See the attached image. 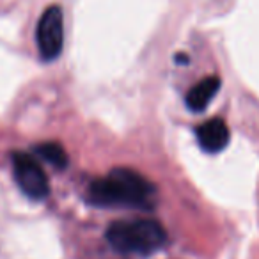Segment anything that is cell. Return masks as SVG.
Masks as SVG:
<instances>
[{
  "mask_svg": "<svg viewBox=\"0 0 259 259\" xmlns=\"http://www.w3.org/2000/svg\"><path fill=\"white\" fill-rule=\"evenodd\" d=\"M156 187L128 167L112 169L107 176L94 180L89 187V201L96 206H130L153 209L156 204Z\"/></svg>",
  "mask_w": 259,
  "mask_h": 259,
  "instance_id": "obj_1",
  "label": "cell"
},
{
  "mask_svg": "<svg viewBox=\"0 0 259 259\" xmlns=\"http://www.w3.org/2000/svg\"><path fill=\"white\" fill-rule=\"evenodd\" d=\"M107 240L122 254H151L167 241L163 226L151 219L119 220L107 229Z\"/></svg>",
  "mask_w": 259,
  "mask_h": 259,
  "instance_id": "obj_2",
  "label": "cell"
},
{
  "mask_svg": "<svg viewBox=\"0 0 259 259\" xmlns=\"http://www.w3.org/2000/svg\"><path fill=\"white\" fill-rule=\"evenodd\" d=\"M13 176L16 185L27 197L34 201H43L50 194V181L43 167L37 163V160L29 153H13Z\"/></svg>",
  "mask_w": 259,
  "mask_h": 259,
  "instance_id": "obj_3",
  "label": "cell"
},
{
  "mask_svg": "<svg viewBox=\"0 0 259 259\" xmlns=\"http://www.w3.org/2000/svg\"><path fill=\"white\" fill-rule=\"evenodd\" d=\"M37 50L45 62H52L61 55L64 45V15L59 6H50L43 11L36 29Z\"/></svg>",
  "mask_w": 259,
  "mask_h": 259,
  "instance_id": "obj_4",
  "label": "cell"
},
{
  "mask_svg": "<svg viewBox=\"0 0 259 259\" xmlns=\"http://www.w3.org/2000/svg\"><path fill=\"white\" fill-rule=\"evenodd\" d=\"M195 135H197V142L202 148V151L209 153V155H217L227 148L231 132L224 119L213 117L199 124L195 130Z\"/></svg>",
  "mask_w": 259,
  "mask_h": 259,
  "instance_id": "obj_5",
  "label": "cell"
},
{
  "mask_svg": "<svg viewBox=\"0 0 259 259\" xmlns=\"http://www.w3.org/2000/svg\"><path fill=\"white\" fill-rule=\"evenodd\" d=\"M220 83L222 82H220V78L217 75L206 76V78L199 80V82L187 93V98H185L187 107L190 108L192 112H195V114L202 112L211 103L213 98L217 96V93H219V89H220Z\"/></svg>",
  "mask_w": 259,
  "mask_h": 259,
  "instance_id": "obj_6",
  "label": "cell"
},
{
  "mask_svg": "<svg viewBox=\"0 0 259 259\" xmlns=\"http://www.w3.org/2000/svg\"><path fill=\"white\" fill-rule=\"evenodd\" d=\"M34 155H37L39 158L47 160L48 163H52L57 169H64L68 167V153L62 148L59 142H43V144L34 146Z\"/></svg>",
  "mask_w": 259,
  "mask_h": 259,
  "instance_id": "obj_7",
  "label": "cell"
}]
</instances>
